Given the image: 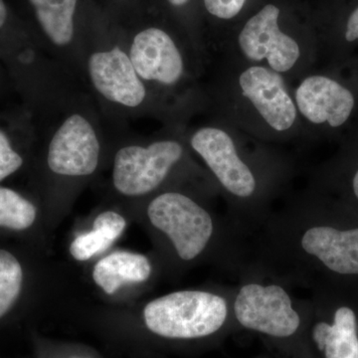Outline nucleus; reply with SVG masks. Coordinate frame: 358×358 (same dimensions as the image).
I'll return each mask as SVG.
<instances>
[{
  "label": "nucleus",
  "mask_w": 358,
  "mask_h": 358,
  "mask_svg": "<svg viewBox=\"0 0 358 358\" xmlns=\"http://www.w3.org/2000/svg\"><path fill=\"white\" fill-rule=\"evenodd\" d=\"M182 143L162 140L147 148L131 145L120 150L115 157L114 185L128 196H141L155 192L185 157Z\"/></svg>",
  "instance_id": "nucleus-7"
},
{
  "label": "nucleus",
  "mask_w": 358,
  "mask_h": 358,
  "mask_svg": "<svg viewBox=\"0 0 358 358\" xmlns=\"http://www.w3.org/2000/svg\"><path fill=\"white\" fill-rule=\"evenodd\" d=\"M176 9H185L192 4L193 0H166Z\"/></svg>",
  "instance_id": "nucleus-20"
},
{
  "label": "nucleus",
  "mask_w": 358,
  "mask_h": 358,
  "mask_svg": "<svg viewBox=\"0 0 358 358\" xmlns=\"http://www.w3.org/2000/svg\"><path fill=\"white\" fill-rule=\"evenodd\" d=\"M218 48L222 58L265 66L293 86L320 66L312 0H261Z\"/></svg>",
  "instance_id": "nucleus-3"
},
{
  "label": "nucleus",
  "mask_w": 358,
  "mask_h": 358,
  "mask_svg": "<svg viewBox=\"0 0 358 358\" xmlns=\"http://www.w3.org/2000/svg\"><path fill=\"white\" fill-rule=\"evenodd\" d=\"M261 0H201L205 17L213 27L218 47L235 26L246 17Z\"/></svg>",
  "instance_id": "nucleus-16"
},
{
  "label": "nucleus",
  "mask_w": 358,
  "mask_h": 358,
  "mask_svg": "<svg viewBox=\"0 0 358 358\" xmlns=\"http://www.w3.org/2000/svg\"><path fill=\"white\" fill-rule=\"evenodd\" d=\"M124 218L114 211L100 214L91 232L78 236L70 246L71 255L77 261H87L106 251L126 229Z\"/></svg>",
  "instance_id": "nucleus-14"
},
{
  "label": "nucleus",
  "mask_w": 358,
  "mask_h": 358,
  "mask_svg": "<svg viewBox=\"0 0 358 358\" xmlns=\"http://www.w3.org/2000/svg\"><path fill=\"white\" fill-rule=\"evenodd\" d=\"M42 29L54 44L63 46L74 35L75 9L78 0H29Z\"/></svg>",
  "instance_id": "nucleus-15"
},
{
  "label": "nucleus",
  "mask_w": 358,
  "mask_h": 358,
  "mask_svg": "<svg viewBox=\"0 0 358 358\" xmlns=\"http://www.w3.org/2000/svg\"><path fill=\"white\" fill-rule=\"evenodd\" d=\"M23 272L17 259L0 249V319L8 313L22 289Z\"/></svg>",
  "instance_id": "nucleus-18"
},
{
  "label": "nucleus",
  "mask_w": 358,
  "mask_h": 358,
  "mask_svg": "<svg viewBox=\"0 0 358 358\" xmlns=\"http://www.w3.org/2000/svg\"><path fill=\"white\" fill-rule=\"evenodd\" d=\"M338 143L336 155L313 173L310 185L358 209V115Z\"/></svg>",
  "instance_id": "nucleus-12"
},
{
  "label": "nucleus",
  "mask_w": 358,
  "mask_h": 358,
  "mask_svg": "<svg viewBox=\"0 0 358 358\" xmlns=\"http://www.w3.org/2000/svg\"><path fill=\"white\" fill-rule=\"evenodd\" d=\"M235 286L212 289H185L150 301L143 310L145 326L169 339L208 338L234 320Z\"/></svg>",
  "instance_id": "nucleus-6"
},
{
  "label": "nucleus",
  "mask_w": 358,
  "mask_h": 358,
  "mask_svg": "<svg viewBox=\"0 0 358 358\" xmlns=\"http://www.w3.org/2000/svg\"><path fill=\"white\" fill-rule=\"evenodd\" d=\"M6 17L7 11L6 4H4L3 0H0V28L6 23Z\"/></svg>",
  "instance_id": "nucleus-21"
},
{
  "label": "nucleus",
  "mask_w": 358,
  "mask_h": 358,
  "mask_svg": "<svg viewBox=\"0 0 358 358\" xmlns=\"http://www.w3.org/2000/svg\"><path fill=\"white\" fill-rule=\"evenodd\" d=\"M212 101L216 117L268 143L303 140L293 89L279 73L222 58Z\"/></svg>",
  "instance_id": "nucleus-4"
},
{
  "label": "nucleus",
  "mask_w": 358,
  "mask_h": 358,
  "mask_svg": "<svg viewBox=\"0 0 358 358\" xmlns=\"http://www.w3.org/2000/svg\"><path fill=\"white\" fill-rule=\"evenodd\" d=\"M129 59L141 79L176 87L185 76V60L173 37L159 27H150L134 37Z\"/></svg>",
  "instance_id": "nucleus-9"
},
{
  "label": "nucleus",
  "mask_w": 358,
  "mask_h": 358,
  "mask_svg": "<svg viewBox=\"0 0 358 358\" xmlns=\"http://www.w3.org/2000/svg\"><path fill=\"white\" fill-rule=\"evenodd\" d=\"M22 164V157L13 150L10 141L0 131V181L18 171Z\"/></svg>",
  "instance_id": "nucleus-19"
},
{
  "label": "nucleus",
  "mask_w": 358,
  "mask_h": 358,
  "mask_svg": "<svg viewBox=\"0 0 358 358\" xmlns=\"http://www.w3.org/2000/svg\"><path fill=\"white\" fill-rule=\"evenodd\" d=\"M89 74L96 91L110 102L138 107L147 90L129 56L119 47L94 53L89 59Z\"/></svg>",
  "instance_id": "nucleus-11"
},
{
  "label": "nucleus",
  "mask_w": 358,
  "mask_h": 358,
  "mask_svg": "<svg viewBox=\"0 0 358 358\" xmlns=\"http://www.w3.org/2000/svg\"><path fill=\"white\" fill-rule=\"evenodd\" d=\"M148 217L181 262H194L211 253L224 270L239 274L250 261L246 236L232 220L219 219L185 193H160L148 205Z\"/></svg>",
  "instance_id": "nucleus-5"
},
{
  "label": "nucleus",
  "mask_w": 358,
  "mask_h": 358,
  "mask_svg": "<svg viewBox=\"0 0 358 358\" xmlns=\"http://www.w3.org/2000/svg\"><path fill=\"white\" fill-rule=\"evenodd\" d=\"M100 143L91 124L80 115L68 117L49 145L48 166L61 176H89L96 171Z\"/></svg>",
  "instance_id": "nucleus-10"
},
{
  "label": "nucleus",
  "mask_w": 358,
  "mask_h": 358,
  "mask_svg": "<svg viewBox=\"0 0 358 358\" xmlns=\"http://www.w3.org/2000/svg\"><path fill=\"white\" fill-rule=\"evenodd\" d=\"M320 66L339 64L358 48V0H312Z\"/></svg>",
  "instance_id": "nucleus-8"
},
{
  "label": "nucleus",
  "mask_w": 358,
  "mask_h": 358,
  "mask_svg": "<svg viewBox=\"0 0 358 358\" xmlns=\"http://www.w3.org/2000/svg\"><path fill=\"white\" fill-rule=\"evenodd\" d=\"M189 145L203 160L238 229L246 237L260 229L293 176L289 159L216 117L193 133Z\"/></svg>",
  "instance_id": "nucleus-2"
},
{
  "label": "nucleus",
  "mask_w": 358,
  "mask_h": 358,
  "mask_svg": "<svg viewBox=\"0 0 358 358\" xmlns=\"http://www.w3.org/2000/svg\"><path fill=\"white\" fill-rule=\"evenodd\" d=\"M36 219V208L20 193L0 187V227L11 230H25L31 227Z\"/></svg>",
  "instance_id": "nucleus-17"
},
{
  "label": "nucleus",
  "mask_w": 358,
  "mask_h": 358,
  "mask_svg": "<svg viewBox=\"0 0 358 358\" xmlns=\"http://www.w3.org/2000/svg\"><path fill=\"white\" fill-rule=\"evenodd\" d=\"M350 204L310 185L271 212L257 235L254 260L299 288L358 280V224Z\"/></svg>",
  "instance_id": "nucleus-1"
},
{
  "label": "nucleus",
  "mask_w": 358,
  "mask_h": 358,
  "mask_svg": "<svg viewBox=\"0 0 358 358\" xmlns=\"http://www.w3.org/2000/svg\"><path fill=\"white\" fill-rule=\"evenodd\" d=\"M152 272V263L145 255L117 251L96 264L93 279L106 294H113L124 285L148 281Z\"/></svg>",
  "instance_id": "nucleus-13"
}]
</instances>
